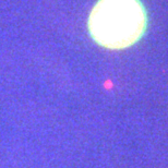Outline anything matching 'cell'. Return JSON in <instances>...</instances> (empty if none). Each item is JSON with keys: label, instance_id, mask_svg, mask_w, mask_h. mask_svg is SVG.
<instances>
[{"label": "cell", "instance_id": "obj_1", "mask_svg": "<svg viewBox=\"0 0 168 168\" xmlns=\"http://www.w3.org/2000/svg\"><path fill=\"white\" fill-rule=\"evenodd\" d=\"M149 25L142 0H97L87 19L92 39L111 50L129 48L141 41Z\"/></svg>", "mask_w": 168, "mask_h": 168}]
</instances>
